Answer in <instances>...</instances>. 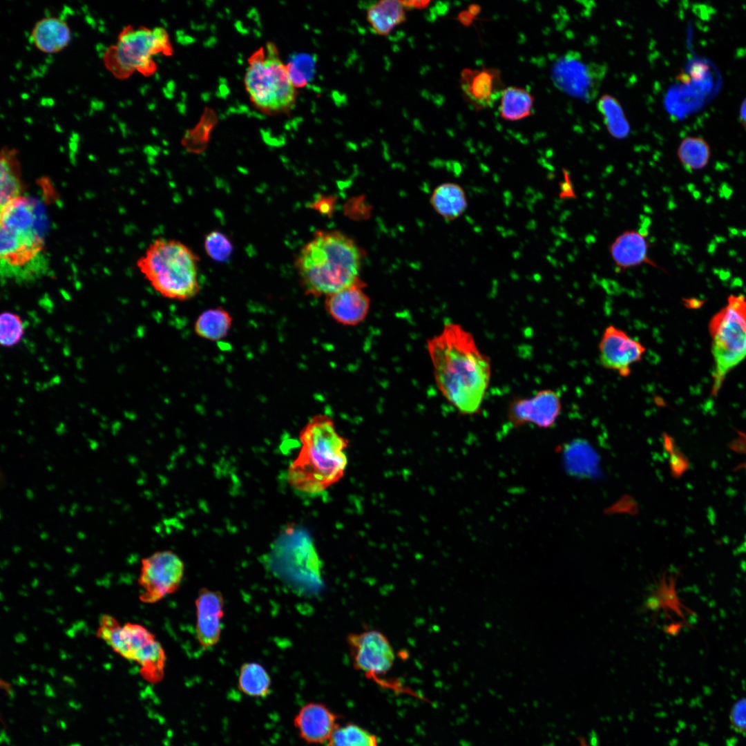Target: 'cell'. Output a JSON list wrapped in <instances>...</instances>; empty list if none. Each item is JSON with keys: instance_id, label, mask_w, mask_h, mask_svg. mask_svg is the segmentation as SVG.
I'll use <instances>...</instances> for the list:
<instances>
[{"instance_id": "obj_1", "label": "cell", "mask_w": 746, "mask_h": 746, "mask_svg": "<svg viewBox=\"0 0 746 746\" xmlns=\"http://www.w3.org/2000/svg\"><path fill=\"white\" fill-rule=\"evenodd\" d=\"M426 345L443 396L462 415L479 413L490 382L491 366L472 334L459 323H447Z\"/></svg>"}, {"instance_id": "obj_2", "label": "cell", "mask_w": 746, "mask_h": 746, "mask_svg": "<svg viewBox=\"0 0 746 746\" xmlns=\"http://www.w3.org/2000/svg\"><path fill=\"white\" fill-rule=\"evenodd\" d=\"M37 204L23 195L1 207L0 271L6 281L27 283L48 269Z\"/></svg>"}, {"instance_id": "obj_3", "label": "cell", "mask_w": 746, "mask_h": 746, "mask_svg": "<svg viewBox=\"0 0 746 746\" xmlns=\"http://www.w3.org/2000/svg\"><path fill=\"white\" fill-rule=\"evenodd\" d=\"M363 252L338 231H319L300 249L295 261L305 292L327 296L361 280Z\"/></svg>"}, {"instance_id": "obj_4", "label": "cell", "mask_w": 746, "mask_h": 746, "mask_svg": "<svg viewBox=\"0 0 746 746\" xmlns=\"http://www.w3.org/2000/svg\"><path fill=\"white\" fill-rule=\"evenodd\" d=\"M301 448L288 468L287 480L299 495L314 497L343 475L347 441L336 431L328 416L313 417L300 434Z\"/></svg>"}, {"instance_id": "obj_5", "label": "cell", "mask_w": 746, "mask_h": 746, "mask_svg": "<svg viewBox=\"0 0 746 746\" xmlns=\"http://www.w3.org/2000/svg\"><path fill=\"white\" fill-rule=\"evenodd\" d=\"M199 262L197 254L184 243L160 238L149 245L137 267L161 296L186 301L200 292Z\"/></svg>"}, {"instance_id": "obj_6", "label": "cell", "mask_w": 746, "mask_h": 746, "mask_svg": "<svg viewBox=\"0 0 746 746\" xmlns=\"http://www.w3.org/2000/svg\"><path fill=\"white\" fill-rule=\"evenodd\" d=\"M268 561L272 571L298 591L314 593L322 586L319 557L309 533L301 526L289 525L280 533Z\"/></svg>"}, {"instance_id": "obj_7", "label": "cell", "mask_w": 746, "mask_h": 746, "mask_svg": "<svg viewBox=\"0 0 746 746\" xmlns=\"http://www.w3.org/2000/svg\"><path fill=\"white\" fill-rule=\"evenodd\" d=\"M244 82L251 102L264 112L284 113L296 104V88L274 44H267L250 57Z\"/></svg>"}, {"instance_id": "obj_8", "label": "cell", "mask_w": 746, "mask_h": 746, "mask_svg": "<svg viewBox=\"0 0 746 746\" xmlns=\"http://www.w3.org/2000/svg\"><path fill=\"white\" fill-rule=\"evenodd\" d=\"M709 330L714 358L713 394L727 374L746 358V299L731 295L727 305L711 318Z\"/></svg>"}, {"instance_id": "obj_9", "label": "cell", "mask_w": 746, "mask_h": 746, "mask_svg": "<svg viewBox=\"0 0 746 746\" xmlns=\"http://www.w3.org/2000/svg\"><path fill=\"white\" fill-rule=\"evenodd\" d=\"M170 49L168 35L162 28L126 27L116 45L104 55L107 68L117 78H127L133 72L149 75L155 69L153 57Z\"/></svg>"}, {"instance_id": "obj_10", "label": "cell", "mask_w": 746, "mask_h": 746, "mask_svg": "<svg viewBox=\"0 0 746 746\" xmlns=\"http://www.w3.org/2000/svg\"><path fill=\"white\" fill-rule=\"evenodd\" d=\"M184 571L183 562L171 551L155 552L144 558L138 578L140 600L155 603L173 593L180 586Z\"/></svg>"}, {"instance_id": "obj_11", "label": "cell", "mask_w": 746, "mask_h": 746, "mask_svg": "<svg viewBox=\"0 0 746 746\" xmlns=\"http://www.w3.org/2000/svg\"><path fill=\"white\" fill-rule=\"evenodd\" d=\"M354 668L377 680L392 667L395 655L389 640L382 632L370 629L350 634L347 638Z\"/></svg>"}, {"instance_id": "obj_12", "label": "cell", "mask_w": 746, "mask_h": 746, "mask_svg": "<svg viewBox=\"0 0 746 746\" xmlns=\"http://www.w3.org/2000/svg\"><path fill=\"white\" fill-rule=\"evenodd\" d=\"M562 410L560 394L551 389L537 391L531 396H517L508 403L507 418L513 428L533 424L539 428H551Z\"/></svg>"}, {"instance_id": "obj_13", "label": "cell", "mask_w": 746, "mask_h": 746, "mask_svg": "<svg viewBox=\"0 0 746 746\" xmlns=\"http://www.w3.org/2000/svg\"><path fill=\"white\" fill-rule=\"evenodd\" d=\"M598 351L600 363L604 369L627 378L631 373L632 366L642 360L646 347L624 330L609 325L603 331Z\"/></svg>"}, {"instance_id": "obj_14", "label": "cell", "mask_w": 746, "mask_h": 746, "mask_svg": "<svg viewBox=\"0 0 746 746\" xmlns=\"http://www.w3.org/2000/svg\"><path fill=\"white\" fill-rule=\"evenodd\" d=\"M459 84L464 100L477 111L493 107L505 88L501 72L495 68H464Z\"/></svg>"}, {"instance_id": "obj_15", "label": "cell", "mask_w": 746, "mask_h": 746, "mask_svg": "<svg viewBox=\"0 0 746 746\" xmlns=\"http://www.w3.org/2000/svg\"><path fill=\"white\" fill-rule=\"evenodd\" d=\"M97 635L115 652L131 661L140 649L155 639V635L144 626L130 622L121 626L109 615L100 618Z\"/></svg>"}, {"instance_id": "obj_16", "label": "cell", "mask_w": 746, "mask_h": 746, "mask_svg": "<svg viewBox=\"0 0 746 746\" xmlns=\"http://www.w3.org/2000/svg\"><path fill=\"white\" fill-rule=\"evenodd\" d=\"M360 282L325 297V309L333 320L345 326L362 323L370 308V298Z\"/></svg>"}, {"instance_id": "obj_17", "label": "cell", "mask_w": 746, "mask_h": 746, "mask_svg": "<svg viewBox=\"0 0 746 746\" xmlns=\"http://www.w3.org/2000/svg\"><path fill=\"white\" fill-rule=\"evenodd\" d=\"M224 601L220 591L201 589L195 600L196 634L204 649L215 646L220 640Z\"/></svg>"}, {"instance_id": "obj_18", "label": "cell", "mask_w": 746, "mask_h": 746, "mask_svg": "<svg viewBox=\"0 0 746 746\" xmlns=\"http://www.w3.org/2000/svg\"><path fill=\"white\" fill-rule=\"evenodd\" d=\"M649 242L641 231L626 230L620 233L609 247L611 259L617 269H627L648 264L660 268L649 256Z\"/></svg>"}, {"instance_id": "obj_19", "label": "cell", "mask_w": 746, "mask_h": 746, "mask_svg": "<svg viewBox=\"0 0 746 746\" xmlns=\"http://www.w3.org/2000/svg\"><path fill=\"white\" fill-rule=\"evenodd\" d=\"M337 716L320 703H309L296 716L294 723L300 736L309 743H327L337 727Z\"/></svg>"}, {"instance_id": "obj_20", "label": "cell", "mask_w": 746, "mask_h": 746, "mask_svg": "<svg viewBox=\"0 0 746 746\" xmlns=\"http://www.w3.org/2000/svg\"><path fill=\"white\" fill-rule=\"evenodd\" d=\"M35 46L46 53H55L65 48L71 40V32L61 18L48 17L38 21L32 31Z\"/></svg>"}, {"instance_id": "obj_21", "label": "cell", "mask_w": 746, "mask_h": 746, "mask_svg": "<svg viewBox=\"0 0 746 746\" xmlns=\"http://www.w3.org/2000/svg\"><path fill=\"white\" fill-rule=\"evenodd\" d=\"M406 10L402 1L381 0L368 6L366 19L374 33L386 36L405 22Z\"/></svg>"}, {"instance_id": "obj_22", "label": "cell", "mask_w": 746, "mask_h": 746, "mask_svg": "<svg viewBox=\"0 0 746 746\" xmlns=\"http://www.w3.org/2000/svg\"><path fill=\"white\" fill-rule=\"evenodd\" d=\"M430 202L437 213L448 221L460 216L468 206L462 187L451 182L438 186L432 194Z\"/></svg>"}, {"instance_id": "obj_23", "label": "cell", "mask_w": 746, "mask_h": 746, "mask_svg": "<svg viewBox=\"0 0 746 746\" xmlns=\"http://www.w3.org/2000/svg\"><path fill=\"white\" fill-rule=\"evenodd\" d=\"M232 324L231 314L222 307H216L203 311L196 318L193 329L199 337L217 341L228 335Z\"/></svg>"}, {"instance_id": "obj_24", "label": "cell", "mask_w": 746, "mask_h": 746, "mask_svg": "<svg viewBox=\"0 0 746 746\" xmlns=\"http://www.w3.org/2000/svg\"><path fill=\"white\" fill-rule=\"evenodd\" d=\"M534 97L527 90L510 86L505 88L500 97L499 111L500 117L514 122L533 115Z\"/></svg>"}, {"instance_id": "obj_25", "label": "cell", "mask_w": 746, "mask_h": 746, "mask_svg": "<svg viewBox=\"0 0 746 746\" xmlns=\"http://www.w3.org/2000/svg\"><path fill=\"white\" fill-rule=\"evenodd\" d=\"M166 660L163 647L154 639L135 653L133 661L139 664L140 673L145 680L156 683L164 677Z\"/></svg>"}, {"instance_id": "obj_26", "label": "cell", "mask_w": 746, "mask_h": 746, "mask_svg": "<svg viewBox=\"0 0 746 746\" xmlns=\"http://www.w3.org/2000/svg\"><path fill=\"white\" fill-rule=\"evenodd\" d=\"M238 687L247 696L265 698L271 691V678L260 664L246 662L240 667Z\"/></svg>"}, {"instance_id": "obj_27", "label": "cell", "mask_w": 746, "mask_h": 746, "mask_svg": "<svg viewBox=\"0 0 746 746\" xmlns=\"http://www.w3.org/2000/svg\"><path fill=\"white\" fill-rule=\"evenodd\" d=\"M677 156L687 170L696 171L705 168L711 157V149L707 142L700 136H688L679 144Z\"/></svg>"}, {"instance_id": "obj_28", "label": "cell", "mask_w": 746, "mask_h": 746, "mask_svg": "<svg viewBox=\"0 0 746 746\" xmlns=\"http://www.w3.org/2000/svg\"><path fill=\"white\" fill-rule=\"evenodd\" d=\"M597 108L604 121L608 132L614 138L624 139L630 133V126L621 104L610 95H602L597 102Z\"/></svg>"}, {"instance_id": "obj_29", "label": "cell", "mask_w": 746, "mask_h": 746, "mask_svg": "<svg viewBox=\"0 0 746 746\" xmlns=\"http://www.w3.org/2000/svg\"><path fill=\"white\" fill-rule=\"evenodd\" d=\"M12 151L2 150L1 155V207L21 196V185Z\"/></svg>"}, {"instance_id": "obj_30", "label": "cell", "mask_w": 746, "mask_h": 746, "mask_svg": "<svg viewBox=\"0 0 746 746\" xmlns=\"http://www.w3.org/2000/svg\"><path fill=\"white\" fill-rule=\"evenodd\" d=\"M327 746H378L376 737L356 725L337 727Z\"/></svg>"}, {"instance_id": "obj_31", "label": "cell", "mask_w": 746, "mask_h": 746, "mask_svg": "<svg viewBox=\"0 0 746 746\" xmlns=\"http://www.w3.org/2000/svg\"><path fill=\"white\" fill-rule=\"evenodd\" d=\"M204 249L209 258L218 262L229 260L234 251L231 239L225 233L217 229L211 231L205 236Z\"/></svg>"}, {"instance_id": "obj_32", "label": "cell", "mask_w": 746, "mask_h": 746, "mask_svg": "<svg viewBox=\"0 0 746 746\" xmlns=\"http://www.w3.org/2000/svg\"><path fill=\"white\" fill-rule=\"evenodd\" d=\"M594 454L584 443H575L568 449L566 458L568 468L570 470L582 474L591 473L593 464L595 461L593 458Z\"/></svg>"}, {"instance_id": "obj_33", "label": "cell", "mask_w": 746, "mask_h": 746, "mask_svg": "<svg viewBox=\"0 0 746 746\" xmlns=\"http://www.w3.org/2000/svg\"><path fill=\"white\" fill-rule=\"evenodd\" d=\"M23 333V325L18 316L11 313L1 316V343L9 347L18 343Z\"/></svg>"}, {"instance_id": "obj_34", "label": "cell", "mask_w": 746, "mask_h": 746, "mask_svg": "<svg viewBox=\"0 0 746 746\" xmlns=\"http://www.w3.org/2000/svg\"><path fill=\"white\" fill-rule=\"evenodd\" d=\"M287 68L295 87H302L309 79L312 62L306 55H297L291 58L287 64Z\"/></svg>"}, {"instance_id": "obj_35", "label": "cell", "mask_w": 746, "mask_h": 746, "mask_svg": "<svg viewBox=\"0 0 746 746\" xmlns=\"http://www.w3.org/2000/svg\"><path fill=\"white\" fill-rule=\"evenodd\" d=\"M731 718L736 728L746 731V700L735 705L731 713Z\"/></svg>"}, {"instance_id": "obj_36", "label": "cell", "mask_w": 746, "mask_h": 746, "mask_svg": "<svg viewBox=\"0 0 746 746\" xmlns=\"http://www.w3.org/2000/svg\"><path fill=\"white\" fill-rule=\"evenodd\" d=\"M707 70V66L700 63L696 62L694 64L690 70L691 77L694 79H701Z\"/></svg>"}, {"instance_id": "obj_37", "label": "cell", "mask_w": 746, "mask_h": 746, "mask_svg": "<svg viewBox=\"0 0 746 746\" xmlns=\"http://www.w3.org/2000/svg\"><path fill=\"white\" fill-rule=\"evenodd\" d=\"M458 19L460 23H462L463 26H468L472 23L473 20L475 19V17L472 16L468 10H466L461 12L459 14Z\"/></svg>"}, {"instance_id": "obj_38", "label": "cell", "mask_w": 746, "mask_h": 746, "mask_svg": "<svg viewBox=\"0 0 746 746\" xmlns=\"http://www.w3.org/2000/svg\"><path fill=\"white\" fill-rule=\"evenodd\" d=\"M403 3L404 6H405L406 9H408V8H419H419H425L430 3V1H403Z\"/></svg>"}, {"instance_id": "obj_39", "label": "cell", "mask_w": 746, "mask_h": 746, "mask_svg": "<svg viewBox=\"0 0 746 746\" xmlns=\"http://www.w3.org/2000/svg\"><path fill=\"white\" fill-rule=\"evenodd\" d=\"M739 119L742 126L746 131V98L742 102L740 107Z\"/></svg>"}, {"instance_id": "obj_40", "label": "cell", "mask_w": 746, "mask_h": 746, "mask_svg": "<svg viewBox=\"0 0 746 746\" xmlns=\"http://www.w3.org/2000/svg\"><path fill=\"white\" fill-rule=\"evenodd\" d=\"M468 11L474 17H476L481 11V8L479 5L471 4L468 7Z\"/></svg>"}]
</instances>
